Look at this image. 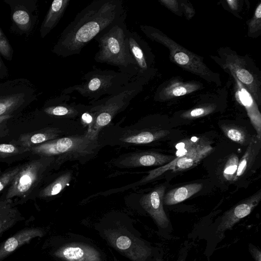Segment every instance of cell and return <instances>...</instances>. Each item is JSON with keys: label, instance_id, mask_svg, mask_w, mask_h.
I'll list each match as a JSON object with an SVG mask.
<instances>
[{"label": "cell", "instance_id": "1", "mask_svg": "<svg viewBox=\"0 0 261 261\" xmlns=\"http://www.w3.org/2000/svg\"><path fill=\"white\" fill-rule=\"evenodd\" d=\"M126 15L122 0H94L62 32L51 51L62 58L79 55L96 36L125 20Z\"/></svg>", "mask_w": 261, "mask_h": 261}, {"label": "cell", "instance_id": "2", "mask_svg": "<svg viewBox=\"0 0 261 261\" xmlns=\"http://www.w3.org/2000/svg\"><path fill=\"white\" fill-rule=\"evenodd\" d=\"M128 31L125 20L118 22L96 37L98 50L94 59L118 68V71L133 79L138 72L136 62L129 46Z\"/></svg>", "mask_w": 261, "mask_h": 261}, {"label": "cell", "instance_id": "3", "mask_svg": "<svg viewBox=\"0 0 261 261\" xmlns=\"http://www.w3.org/2000/svg\"><path fill=\"white\" fill-rule=\"evenodd\" d=\"M133 77L119 71L94 68L86 73L83 82L64 89L62 93L77 92L81 96L96 101L103 95H113L133 81Z\"/></svg>", "mask_w": 261, "mask_h": 261}, {"label": "cell", "instance_id": "4", "mask_svg": "<svg viewBox=\"0 0 261 261\" xmlns=\"http://www.w3.org/2000/svg\"><path fill=\"white\" fill-rule=\"evenodd\" d=\"M38 157L21 164L4 199L12 201L16 199L24 200L38 194L42 181L55 161L54 157Z\"/></svg>", "mask_w": 261, "mask_h": 261}, {"label": "cell", "instance_id": "5", "mask_svg": "<svg viewBox=\"0 0 261 261\" xmlns=\"http://www.w3.org/2000/svg\"><path fill=\"white\" fill-rule=\"evenodd\" d=\"M141 30L149 38L167 47L172 61L184 69L201 76L207 81L216 82L218 77L203 62L200 57L190 51L152 27L141 25Z\"/></svg>", "mask_w": 261, "mask_h": 261}, {"label": "cell", "instance_id": "6", "mask_svg": "<svg viewBox=\"0 0 261 261\" xmlns=\"http://www.w3.org/2000/svg\"><path fill=\"white\" fill-rule=\"evenodd\" d=\"M141 90V84L131 81L119 92L100 100L91 101L93 105L90 107L89 112L93 118L92 136H94L99 129L108 124L115 115L125 109Z\"/></svg>", "mask_w": 261, "mask_h": 261}, {"label": "cell", "instance_id": "7", "mask_svg": "<svg viewBox=\"0 0 261 261\" xmlns=\"http://www.w3.org/2000/svg\"><path fill=\"white\" fill-rule=\"evenodd\" d=\"M38 96L36 87L27 79L0 82V116L16 115L36 100Z\"/></svg>", "mask_w": 261, "mask_h": 261}, {"label": "cell", "instance_id": "8", "mask_svg": "<svg viewBox=\"0 0 261 261\" xmlns=\"http://www.w3.org/2000/svg\"><path fill=\"white\" fill-rule=\"evenodd\" d=\"M92 139L86 136H75L55 139L30 148L31 154L37 156L60 159L88 154L91 148Z\"/></svg>", "mask_w": 261, "mask_h": 261}, {"label": "cell", "instance_id": "9", "mask_svg": "<svg viewBox=\"0 0 261 261\" xmlns=\"http://www.w3.org/2000/svg\"><path fill=\"white\" fill-rule=\"evenodd\" d=\"M11 10L12 33L28 37L31 34L38 22V0H4Z\"/></svg>", "mask_w": 261, "mask_h": 261}, {"label": "cell", "instance_id": "10", "mask_svg": "<svg viewBox=\"0 0 261 261\" xmlns=\"http://www.w3.org/2000/svg\"><path fill=\"white\" fill-rule=\"evenodd\" d=\"M213 150V147L211 144L201 138L186 154L175 157L169 163L150 171L148 174L140 181V183L153 180L168 170L176 172L190 169L197 165Z\"/></svg>", "mask_w": 261, "mask_h": 261}, {"label": "cell", "instance_id": "11", "mask_svg": "<svg viewBox=\"0 0 261 261\" xmlns=\"http://www.w3.org/2000/svg\"><path fill=\"white\" fill-rule=\"evenodd\" d=\"M261 192H257L232 207L222 215L216 232L219 234L231 229L241 219L249 215L258 204Z\"/></svg>", "mask_w": 261, "mask_h": 261}, {"label": "cell", "instance_id": "12", "mask_svg": "<svg viewBox=\"0 0 261 261\" xmlns=\"http://www.w3.org/2000/svg\"><path fill=\"white\" fill-rule=\"evenodd\" d=\"M166 187L161 186L144 195L140 200L142 207L149 214L161 228L168 227L170 221L163 207Z\"/></svg>", "mask_w": 261, "mask_h": 261}, {"label": "cell", "instance_id": "13", "mask_svg": "<svg viewBox=\"0 0 261 261\" xmlns=\"http://www.w3.org/2000/svg\"><path fill=\"white\" fill-rule=\"evenodd\" d=\"M241 58L229 55L226 59L225 65L237 79L240 82L250 93L254 100L260 104V86L256 78L243 65Z\"/></svg>", "mask_w": 261, "mask_h": 261}, {"label": "cell", "instance_id": "14", "mask_svg": "<svg viewBox=\"0 0 261 261\" xmlns=\"http://www.w3.org/2000/svg\"><path fill=\"white\" fill-rule=\"evenodd\" d=\"M128 43L130 53L136 62L138 72L133 81L142 84L143 79L149 72V61L146 45L137 33L128 31Z\"/></svg>", "mask_w": 261, "mask_h": 261}, {"label": "cell", "instance_id": "15", "mask_svg": "<svg viewBox=\"0 0 261 261\" xmlns=\"http://www.w3.org/2000/svg\"><path fill=\"white\" fill-rule=\"evenodd\" d=\"M55 255L65 261H101V255L94 248L84 244L71 243L58 249Z\"/></svg>", "mask_w": 261, "mask_h": 261}, {"label": "cell", "instance_id": "16", "mask_svg": "<svg viewBox=\"0 0 261 261\" xmlns=\"http://www.w3.org/2000/svg\"><path fill=\"white\" fill-rule=\"evenodd\" d=\"M236 83L235 97L237 101L246 109L252 125L257 133L256 137L261 139V114L257 105L250 93L231 73Z\"/></svg>", "mask_w": 261, "mask_h": 261}, {"label": "cell", "instance_id": "17", "mask_svg": "<svg viewBox=\"0 0 261 261\" xmlns=\"http://www.w3.org/2000/svg\"><path fill=\"white\" fill-rule=\"evenodd\" d=\"M175 156L152 151L133 153L124 158L121 164L125 167L162 166L174 159Z\"/></svg>", "mask_w": 261, "mask_h": 261}, {"label": "cell", "instance_id": "18", "mask_svg": "<svg viewBox=\"0 0 261 261\" xmlns=\"http://www.w3.org/2000/svg\"><path fill=\"white\" fill-rule=\"evenodd\" d=\"M71 98L69 94L62 93L58 96L48 99L45 103L42 111L51 116L72 117L78 113L79 106H73L68 103Z\"/></svg>", "mask_w": 261, "mask_h": 261}, {"label": "cell", "instance_id": "19", "mask_svg": "<svg viewBox=\"0 0 261 261\" xmlns=\"http://www.w3.org/2000/svg\"><path fill=\"white\" fill-rule=\"evenodd\" d=\"M70 2V0H55L51 3L40 28L41 38H45L58 24Z\"/></svg>", "mask_w": 261, "mask_h": 261}, {"label": "cell", "instance_id": "20", "mask_svg": "<svg viewBox=\"0 0 261 261\" xmlns=\"http://www.w3.org/2000/svg\"><path fill=\"white\" fill-rule=\"evenodd\" d=\"M43 232L39 229L31 228L23 230L9 238L0 247V259H2L32 238L41 237Z\"/></svg>", "mask_w": 261, "mask_h": 261}, {"label": "cell", "instance_id": "21", "mask_svg": "<svg viewBox=\"0 0 261 261\" xmlns=\"http://www.w3.org/2000/svg\"><path fill=\"white\" fill-rule=\"evenodd\" d=\"M201 85L196 82L172 81L157 94V98L165 100L189 94L199 89Z\"/></svg>", "mask_w": 261, "mask_h": 261}, {"label": "cell", "instance_id": "22", "mask_svg": "<svg viewBox=\"0 0 261 261\" xmlns=\"http://www.w3.org/2000/svg\"><path fill=\"white\" fill-rule=\"evenodd\" d=\"M260 143L261 139H258L256 136L251 137L244 154L239 162L238 169L233 181H236L241 177L253 165L260 150Z\"/></svg>", "mask_w": 261, "mask_h": 261}, {"label": "cell", "instance_id": "23", "mask_svg": "<svg viewBox=\"0 0 261 261\" xmlns=\"http://www.w3.org/2000/svg\"><path fill=\"white\" fill-rule=\"evenodd\" d=\"M202 187V184L193 183L171 190L164 195L163 203L167 205L180 203L198 193Z\"/></svg>", "mask_w": 261, "mask_h": 261}, {"label": "cell", "instance_id": "24", "mask_svg": "<svg viewBox=\"0 0 261 261\" xmlns=\"http://www.w3.org/2000/svg\"><path fill=\"white\" fill-rule=\"evenodd\" d=\"M57 133L54 129H44L36 132L20 136L14 144L22 147L31 148L48 141L56 139Z\"/></svg>", "mask_w": 261, "mask_h": 261}, {"label": "cell", "instance_id": "25", "mask_svg": "<svg viewBox=\"0 0 261 261\" xmlns=\"http://www.w3.org/2000/svg\"><path fill=\"white\" fill-rule=\"evenodd\" d=\"M30 148L11 143L0 144V162H13L31 154Z\"/></svg>", "mask_w": 261, "mask_h": 261}, {"label": "cell", "instance_id": "26", "mask_svg": "<svg viewBox=\"0 0 261 261\" xmlns=\"http://www.w3.org/2000/svg\"><path fill=\"white\" fill-rule=\"evenodd\" d=\"M169 134L167 130L143 131L136 134L126 136L122 141L133 144H145L160 139Z\"/></svg>", "mask_w": 261, "mask_h": 261}, {"label": "cell", "instance_id": "27", "mask_svg": "<svg viewBox=\"0 0 261 261\" xmlns=\"http://www.w3.org/2000/svg\"><path fill=\"white\" fill-rule=\"evenodd\" d=\"M71 178L72 173L70 172L63 174L40 190L37 195L40 198H49L57 195L69 184Z\"/></svg>", "mask_w": 261, "mask_h": 261}, {"label": "cell", "instance_id": "28", "mask_svg": "<svg viewBox=\"0 0 261 261\" xmlns=\"http://www.w3.org/2000/svg\"><path fill=\"white\" fill-rule=\"evenodd\" d=\"M221 129L230 140L242 145L249 144L251 137L243 128L236 125L223 124Z\"/></svg>", "mask_w": 261, "mask_h": 261}, {"label": "cell", "instance_id": "29", "mask_svg": "<svg viewBox=\"0 0 261 261\" xmlns=\"http://www.w3.org/2000/svg\"><path fill=\"white\" fill-rule=\"evenodd\" d=\"M216 109V106L213 104H208L204 106L187 111L183 113L180 117L185 119H195L206 116L213 112Z\"/></svg>", "mask_w": 261, "mask_h": 261}, {"label": "cell", "instance_id": "30", "mask_svg": "<svg viewBox=\"0 0 261 261\" xmlns=\"http://www.w3.org/2000/svg\"><path fill=\"white\" fill-rule=\"evenodd\" d=\"M239 158L236 154H231L225 164L223 174L227 180H232L235 176L238 165Z\"/></svg>", "mask_w": 261, "mask_h": 261}, {"label": "cell", "instance_id": "31", "mask_svg": "<svg viewBox=\"0 0 261 261\" xmlns=\"http://www.w3.org/2000/svg\"><path fill=\"white\" fill-rule=\"evenodd\" d=\"M20 166L11 167L0 173V193L10 186L19 171Z\"/></svg>", "mask_w": 261, "mask_h": 261}, {"label": "cell", "instance_id": "32", "mask_svg": "<svg viewBox=\"0 0 261 261\" xmlns=\"http://www.w3.org/2000/svg\"><path fill=\"white\" fill-rule=\"evenodd\" d=\"M261 28V3L256 7L254 16L248 23V34H252Z\"/></svg>", "mask_w": 261, "mask_h": 261}, {"label": "cell", "instance_id": "33", "mask_svg": "<svg viewBox=\"0 0 261 261\" xmlns=\"http://www.w3.org/2000/svg\"><path fill=\"white\" fill-rule=\"evenodd\" d=\"M200 139L196 137H193L190 139L185 140L184 141L177 144L176 145V147L177 149L176 155L178 156L186 154L189 149L197 143Z\"/></svg>", "mask_w": 261, "mask_h": 261}, {"label": "cell", "instance_id": "34", "mask_svg": "<svg viewBox=\"0 0 261 261\" xmlns=\"http://www.w3.org/2000/svg\"><path fill=\"white\" fill-rule=\"evenodd\" d=\"M115 239V244L118 248L122 250L127 251L128 249L134 248V245H136L128 236L123 234H118Z\"/></svg>", "mask_w": 261, "mask_h": 261}, {"label": "cell", "instance_id": "35", "mask_svg": "<svg viewBox=\"0 0 261 261\" xmlns=\"http://www.w3.org/2000/svg\"><path fill=\"white\" fill-rule=\"evenodd\" d=\"M160 2L173 13L180 16L182 15L179 9L178 1L176 0H160Z\"/></svg>", "mask_w": 261, "mask_h": 261}, {"label": "cell", "instance_id": "36", "mask_svg": "<svg viewBox=\"0 0 261 261\" xmlns=\"http://www.w3.org/2000/svg\"><path fill=\"white\" fill-rule=\"evenodd\" d=\"M180 7L188 19L191 18L195 14V11L194 9L190 4H188V2L181 1Z\"/></svg>", "mask_w": 261, "mask_h": 261}, {"label": "cell", "instance_id": "37", "mask_svg": "<svg viewBox=\"0 0 261 261\" xmlns=\"http://www.w3.org/2000/svg\"><path fill=\"white\" fill-rule=\"evenodd\" d=\"M249 251L255 261H261V252L260 249L252 245H249Z\"/></svg>", "mask_w": 261, "mask_h": 261}, {"label": "cell", "instance_id": "38", "mask_svg": "<svg viewBox=\"0 0 261 261\" xmlns=\"http://www.w3.org/2000/svg\"><path fill=\"white\" fill-rule=\"evenodd\" d=\"M9 75V70L0 56V82Z\"/></svg>", "mask_w": 261, "mask_h": 261}, {"label": "cell", "instance_id": "39", "mask_svg": "<svg viewBox=\"0 0 261 261\" xmlns=\"http://www.w3.org/2000/svg\"><path fill=\"white\" fill-rule=\"evenodd\" d=\"M15 116L11 115H6L0 116V126H2L4 125L6 123L8 120L11 119Z\"/></svg>", "mask_w": 261, "mask_h": 261}, {"label": "cell", "instance_id": "40", "mask_svg": "<svg viewBox=\"0 0 261 261\" xmlns=\"http://www.w3.org/2000/svg\"><path fill=\"white\" fill-rule=\"evenodd\" d=\"M82 119L86 123H91L93 121L92 115L87 112L84 113L82 115Z\"/></svg>", "mask_w": 261, "mask_h": 261}, {"label": "cell", "instance_id": "41", "mask_svg": "<svg viewBox=\"0 0 261 261\" xmlns=\"http://www.w3.org/2000/svg\"><path fill=\"white\" fill-rule=\"evenodd\" d=\"M230 8L233 10H236L238 8V1L235 0L227 1Z\"/></svg>", "mask_w": 261, "mask_h": 261}, {"label": "cell", "instance_id": "42", "mask_svg": "<svg viewBox=\"0 0 261 261\" xmlns=\"http://www.w3.org/2000/svg\"><path fill=\"white\" fill-rule=\"evenodd\" d=\"M187 255V252L186 250L183 251L180 255L178 257L176 261H185Z\"/></svg>", "mask_w": 261, "mask_h": 261}, {"label": "cell", "instance_id": "43", "mask_svg": "<svg viewBox=\"0 0 261 261\" xmlns=\"http://www.w3.org/2000/svg\"><path fill=\"white\" fill-rule=\"evenodd\" d=\"M7 38V37H6V36L5 35V34H4L3 31H2V29L0 28V41H2V40H4V39Z\"/></svg>", "mask_w": 261, "mask_h": 261}, {"label": "cell", "instance_id": "44", "mask_svg": "<svg viewBox=\"0 0 261 261\" xmlns=\"http://www.w3.org/2000/svg\"><path fill=\"white\" fill-rule=\"evenodd\" d=\"M154 261H166L162 257H157Z\"/></svg>", "mask_w": 261, "mask_h": 261}]
</instances>
